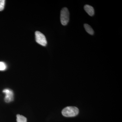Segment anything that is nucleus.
Listing matches in <instances>:
<instances>
[{
    "mask_svg": "<svg viewBox=\"0 0 122 122\" xmlns=\"http://www.w3.org/2000/svg\"><path fill=\"white\" fill-rule=\"evenodd\" d=\"M79 112L78 108L76 107H68L62 110V114L65 117H73L77 115Z\"/></svg>",
    "mask_w": 122,
    "mask_h": 122,
    "instance_id": "obj_1",
    "label": "nucleus"
},
{
    "mask_svg": "<svg viewBox=\"0 0 122 122\" xmlns=\"http://www.w3.org/2000/svg\"><path fill=\"white\" fill-rule=\"evenodd\" d=\"M5 0H0V11H2L4 8Z\"/></svg>",
    "mask_w": 122,
    "mask_h": 122,
    "instance_id": "obj_9",
    "label": "nucleus"
},
{
    "mask_svg": "<svg viewBox=\"0 0 122 122\" xmlns=\"http://www.w3.org/2000/svg\"><path fill=\"white\" fill-rule=\"evenodd\" d=\"M16 117L17 122H27V119L25 116L18 114Z\"/></svg>",
    "mask_w": 122,
    "mask_h": 122,
    "instance_id": "obj_7",
    "label": "nucleus"
},
{
    "mask_svg": "<svg viewBox=\"0 0 122 122\" xmlns=\"http://www.w3.org/2000/svg\"><path fill=\"white\" fill-rule=\"evenodd\" d=\"M84 9L90 16H93L94 14V10L92 6L89 5H86L84 6Z\"/></svg>",
    "mask_w": 122,
    "mask_h": 122,
    "instance_id": "obj_5",
    "label": "nucleus"
},
{
    "mask_svg": "<svg viewBox=\"0 0 122 122\" xmlns=\"http://www.w3.org/2000/svg\"><path fill=\"white\" fill-rule=\"evenodd\" d=\"M35 35L36 41L37 43L43 46L46 45L47 41L44 34L39 31H37L35 32Z\"/></svg>",
    "mask_w": 122,
    "mask_h": 122,
    "instance_id": "obj_3",
    "label": "nucleus"
},
{
    "mask_svg": "<svg viewBox=\"0 0 122 122\" xmlns=\"http://www.w3.org/2000/svg\"><path fill=\"white\" fill-rule=\"evenodd\" d=\"M69 12L68 9L64 8L62 9L61 12V24L63 25H67L69 20Z\"/></svg>",
    "mask_w": 122,
    "mask_h": 122,
    "instance_id": "obj_2",
    "label": "nucleus"
},
{
    "mask_svg": "<svg viewBox=\"0 0 122 122\" xmlns=\"http://www.w3.org/2000/svg\"><path fill=\"white\" fill-rule=\"evenodd\" d=\"M7 66L4 62H0V71H4L6 69Z\"/></svg>",
    "mask_w": 122,
    "mask_h": 122,
    "instance_id": "obj_8",
    "label": "nucleus"
},
{
    "mask_svg": "<svg viewBox=\"0 0 122 122\" xmlns=\"http://www.w3.org/2000/svg\"><path fill=\"white\" fill-rule=\"evenodd\" d=\"M84 28L85 29V30L90 35H93L94 33V30H93L92 28L88 24H85L84 25Z\"/></svg>",
    "mask_w": 122,
    "mask_h": 122,
    "instance_id": "obj_6",
    "label": "nucleus"
},
{
    "mask_svg": "<svg viewBox=\"0 0 122 122\" xmlns=\"http://www.w3.org/2000/svg\"><path fill=\"white\" fill-rule=\"evenodd\" d=\"M5 96V100L6 102H9L13 100L14 94L13 92L9 89H5L3 91Z\"/></svg>",
    "mask_w": 122,
    "mask_h": 122,
    "instance_id": "obj_4",
    "label": "nucleus"
}]
</instances>
